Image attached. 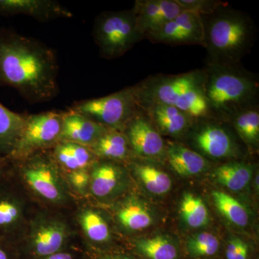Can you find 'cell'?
Returning a JSON list of instances; mask_svg holds the SVG:
<instances>
[{
  "label": "cell",
  "instance_id": "cell-1",
  "mask_svg": "<svg viewBox=\"0 0 259 259\" xmlns=\"http://www.w3.org/2000/svg\"><path fill=\"white\" fill-rule=\"evenodd\" d=\"M55 51L36 39L0 29V86L14 88L31 104L59 93Z\"/></svg>",
  "mask_w": 259,
  "mask_h": 259
},
{
  "label": "cell",
  "instance_id": "cell-2",
  "mask_svg": "<svg viewBox=\"0 0 259 259\" xmlns=\"http://www.w3.org/2000/svg\"><path fill=\"white\" fill-rule=\"evenodd\" d=\"M10 175L35 205L71 212L77 202L50 151L9 161Z\"/></svg>",
  "mask_w": 259,
  "mask_h": 259
},
{
  "label": "cell",
  "instance_id": "cell-3",
  "mask_svg": "<svg viewBox=\"0 0 259 259\" xmlns=\"http://www.w3.org/2000/svg\"><path fill=\"white\" fill-rule=\"evenodd\" d=\"M204 17V16H202ZM203 18V47L208 64L239 65L249 52L255 37V28L249 17L226 6Z\"/></svg>",
  "mask_w": 259,
  "mask_h": 259
},
{
  "label": "cell",
  "instance_id": "cell-4",
  "mask_svg": "<svg viewBox=\"0 0 259 259\" xmlns=\"http://www.w3.org/2000/svg\"><path fill=\"white\" fill-rule=\"evenodd\" d=\"M204 73V95L211 113L233 116L254 106L258 83L249 71L239 65L208 64Z\"/></svg>",
  "mask_w": 259,
  "mask_h": 259
},
{
  "label": "cell",
  "instance_id": "cell-5",
  "mask_svg": "<svg viewBox=\"0 0 259 259\" xmlns=\"http://www.w3.org/2000/svg\"><path fill=\"white\" fill-rule=\"evenodd\" d=\"M71 212L35 205L18 248L22 259H38L76 245Z\"/></svg>",
  "mask_w": 259,
  "mask_h": 259
},
{
  "label": "cell",
  "instance_id": "cell-6",
  "mask_svg": "<svg viewBox=\"0 0 259 259\" xmlns=\"http://www.w3.org/2000/svg\"><path fill=\"white\" fill-rule=\"evenodd\" d=\"M93 36L100 56L107 59L123 56L144 38L133 8L99 15L94 23Z\"/></svg>",
  "mask_w": 259,
  "mask_h": 259
},
{
  "label": "cell",
  "instance_id": "cell-7",
  "mask_svg": "<svg viewBox=\"0 0 259 259\" xmlns=\"http://www.w3.org/2000/svg\"><path fill=\"white\" fill-rule=\"evenodd\" d=\"M68 110L81 114L106 128L122 131L141 108L131 87L107 96L75 102Z\"/></svg>",
  "mask_w": 259,
  "mask_h": 259
},
{
  "label": "cell",
  "instance_id": "cell-8",
  "mask_svg": "<svg viewBox=\"0 0 259 259\" xmlns=\"http://www.w3.org/2000/svg\"><path fill=\"white\" fill-rule=\"evenodd\" d=\"M35 205L11 175L0 181V238L18 245Z\"/></svg>",
  "mask_w": 259,
  "mask_h": 259
},
{
  "label": "cell",
  "instance_id": "cell-9",
  "mask_svg": "<svg viewBox=\"0 0 259 259\" xmlns=\"http://www.w3.org/2000/svg\"><path fill=\"white\" fill-rule=\"evenodd\" d=\"M63 112L48 111L27 115L16 146L8 158L19 159L51 149L60 139Z\"/></svg>",
  "mask_w": 259,
  "mask_h": 259
},
{
  "label": "cell",
  "instance_id": "cell-10",
  "mask_svg": "<svg viewBox=\"0 0 259 259\" xmlns=\"http://www.w3.org/2000/svg\"><path fill=\"white\" fill-rule=\"evenodd\" d=\"M78 239L88 254H102L111 251L113 236L111 227L101 209L87 202L78 200L71 211Z\"/></svg>",
  "mask_w": 259,
  "mask_h": 259
},
{
  "label": "cell",
  "instance_id": "cell-11",
  "mask_svg": "<svg viewBox=\"0 0 259 259\" xmlns=\"http://www.w3.org/2000/svg\"><path fill=\"white\" fill-rule=\"evenodd\" d=\"M205 73L202 70L179 75H158L133 87L141 108L154 103L176 105L190 88L204 82Z\"/></svg>",
  "mask_w": 259,
  "mask_h": 259
},
{
  "label": "cell",
  "instance_id": "cell-12",
  "mask_svg": "<svg viewBox=\"0 0 259 259\" xmlns=\"http://www.w3.org/2000/svg\"><path fill=\"white\" fill-rule=\"evenodd\" d=\"M146 37L151 42L168 45L203 46V18L192 12L183 11Z\"/></svg>",
  "mask_w": 259,
  "mask_h": 259
},
{
  "label": "cell",
  "instance_id": "cell-13",
  "mask_svg": "<svg viewBox=\"0 0 259 259\" xmlns=\"http://www.w3.org/2000/svg\"><path fill=\"white\" fill-rule=\"evenodd\" d=\"M89 197L99 202L113 201L125 190L127 178L125 169L117 162L97 159L90 168Z\"/></svg>",
  "mask_w": 259,
  "mask_h": 259
},
{
  "label": "cell",
  "instance_id": "cell-14",
  "mask_svg": "<svg viewBox=\"0 0 259 259\" xmlns=\"http://www.w3.org/2000/svg\"><path fill=\"white\" fill-rule=\"evenodd\" d=\"M131 151L143 157L156 158L164 152V141L151 120L141 110L127 122L122 131Z\"/></svg>",
  "mask_w": 259,
  "mask_h": 259
},
{
  "label": "cell",
  "instance_id": "cell-15",
  "mask_svg": "<svg viewBox=\"0 0 259 259\" xmlns=\"http://www.w3.org/2000/svg\"><path fill=\"white\" fill-rule=\"evenodd\" d=\"M133 10L140 33L144 37L184 11L177 0H137Z\"/></svg>",
  "mask_w": 259,
  "mask_h": 259
},
{
  "label": "cell",
  "instance_id": "cell-16",
  "mask_svg": "<svg viewBox=\"0 0 259 259\" xmlns=\"http://www.w3.org/2000/svg\"><path fill=\"white\" fill-rule=\"evenodd\" d=\"M28 15L42 22L74 16L60 3L53 0H0V15Z\"/></svg>",
  "mask_w": 259,
  "mask_h": 259
},
{
  "label": "cell",
  "instance_id": "cell-17",
  "mask_svg": "<svg viewBox=\"0 0 259 259\" xmlns=\"http://www.w3.org/2000/svg\"><path fill=\"white\" fill-rule=\"evenodd\" d=\"M106 129L88 117L68 110L63 112L59 141H69L90 147Z\"/></svg>",
  "mask_w": 259,
  "mask_h": 259
},
{
  "label": "cell",
  "instance_id": "cell-18",
  "mask_svg": "<svg viewBox=\"0 0 259 259\" xmlns=\"http://www.w3.org/2000/svg\"><path fill=\"white\" fill-rule=\"evenodd\" d=\"M157 131L168 136H177L184 134L194 119L175 105L154 103L143 107Z\"/></svg>",
  "mask_w": 259,
  "mask_h": 259
},
{
  "label": "cell",
  "instance_id": "cell-19",
  "mask_svg": "<svg viewBox=\"0 0 259 259\" xmlns=\"http://www.w3.org/2000/svg\"><path fill=\"white\" fill-rule=\"evenodd\" d=\"M195 146L211 158H222L234 155L235 146L226 130L216 124H207L194 136Z\"/></svg>",
  "mask_w": 259,
  "mask_h": 259
},
{
  "label": "cell",
  "instance_id": "cell-20",
  "mask_svg": "<svg viewBox=\"0 0 259 259\" xmlns=\"http://www.w3.org/2000/svg\"><path fill=\"white\" fill-rule=\"evenodd\" d=\"M49 151L64 173L90 168L98 159L88 146L69 141H59Z\"/></svg>",
  "mask_w": 259,
  "mask_h": 259
},
{
  "label": "cell",
  "instance_id": "cell-21",
  "mask_svg": "<svg viewBox=\"0 0 259 259\" xmlns=\"http://www.w3.org/2000/svg\"><path fill=\"white\" fill-rule=\"evenodd\" d=\"M115 218L117 224L126 232L143 231L153 223L151 213L134 197H125L116 204Z\"/></svg>",
  "mask_w": 259,
  "mask_h": 259
},
{
  "label": "cell",
  "instance_id": "cell-22",
  "mask_svg": "<svg viewBox=\"0 0 259 259\" xmlns=\"http://www.w3.org/2000/svg\"><path fill=\"white\" fill-rule=\"evenodd\" d=\"M90 148L98 159L115 162L127 160L131 151L123 133L109 128L105 130Z\"/></svg>",
  "mask_w": 259,
  "mask_h": 259
},
{
  "label": "cell",
  "instance_id": "cell-23",
  "mask_svg": "<svg viewBox=\"0 0 259 259\" xmlns=\"http://www.w3.org/2000/svg\"><path fill=\"white\" fill-rule=\"evenodd\" d=\"M168 163L180 176L199 175L207 166L205 158L196 151L180 144H172L167 148Z\"/></svg>",
  "mask_w": 259,
  "mask_h": 259
},
{
  "label": "cell",
  "instance_id": "cell-24",
  "mask_svg": "<svg viewBox=\"0 0 259 259\" xmlns=\"http://www.w3.org/2000/svg\"><path fill=\"white\" fill-rule=\"evenodd\" d=\"M27 115L11 111L0 103V154L10 158L25 125Z\"/></svg>",
  "mask_w": 259,
  "mask_h": 259
},
{
  "label": "cell",
  "instance_id": "cell-25",
  "mask_svg": "<svg viewBox=\"0 0 259 259\" xmlns=\"http://www.w3.org/2000/svg\"><path fill=\"white\" fill-rule=\"evenodd\" d=\"M252 175L251 167L237 162L225 163L214 171V177L218 183L233 192L244 190L249 184Z\"/></svg>",
  "mask_w": 259,
  "mask_h": 259
},
{
  "label": "cell",
  "instance_id": "cell-26",
  "mask_svg": "<svg viewBox=\"0 0 259 259\" xmlns=\"http://www.w3.org/2000/svg\"><path fill=\"white\" fill-rule=\"evenodd\" d=\"M134 250L148 259H177L179 250L169 238L163 236L143 238L134 242Z\"/></svg>",
  "mask_w": 259,
  "mask_h": 259
},
{
  "label": "cell",
  "instance_id": "cell-27",
  "mask_svg": "<svg viewBox=\"0 0 259 259\" xmlns=\"http://www.w3.org/2000/svg\"><path fill=\"white\" fill-rule=\"evenodd\" d=\"M133 169L145 188L153 194L161 195L171 188L172 182L166 173L151 165L135 163Z\"/></svg>",
  "mask_w": 259,
  "mask_h": 259
},
{
  "label": "cell",
  "instance_id": "cell-28",
  "mask_svg": "<svg viewBox=\"0 0 259 259\" xmlns=\"http://www.w3.org/2000/svg\"><path fill=\"white\" fill-rule=\"evenodd\" d=\"M212 197L215 207L230 222L239 227L248 224V211L239 201L222 191H214Z\"/></svg>",
  "mask_w": 259,
  "mask_h": 259
},
{
  "label": "cell",
  "instance_id": "cell-29",
  "mask_svg": "<svg viewBox=\"0 0 259 259\" xmlns=\"http://www.w3.org/2000/svg\"><path fill=\"white\" fill-rule=\"evenodd\" d=\"M180 213L184 222L190 228H202L208 223L209 213L205 204L200 197L194 194H184L180 203Z\"/></svg>",
  "mask_w": 259,
  "mask_h": 259
},
{
  "label": "cell",
  "instance_id": "cell-30",
  "mask_svg": "<svg viewBox=\"0 0 259 259\" xmlns=\"http://www.w3.org/2000/svg\"><path fill=\"white\" fill-rule=\"evenodd\" d=\"M237 132L246 144L255 146L259 139V112L255 106L248 107L232 116Z\"/></svg>",
  "mask_w": 259,
  "mask_h": 259
},
{
  "label": "cell",
  "instance_id": "cell-31",
  "mask_svg": "<svg viewBox=\"0 0 259 259\" xmlns=\"http://www.w3.org/2000/svg\"><path fill=\"white\" fill-rule=\"evenodd\" d=\"M219 248V240L209 232H202L191 236L186 243L187 252L193 258L212 256L218 253Z\"/></svg>",
  "mask_w": 259,
  "mask_h": 259
},
{
  "label": "cell",
  "instance_id": "cell-32",
  "mask_svg": "<svg viewBox=\"0 0 259 259\" xmlns=\"http://www.w3.org/2000/svg\"><path fill=\"white\" fill-rule=\"evenodd\" d=\"M90 168L64 173L69 190L77 200L88 199L90 196Z\"/></svg>",
  "mask_w": 259,
  "mask_h": 259
},
{
  "label": "cell",
  "instance_id": "cell-33",
  "mask_svg": "<svg viewBox=\"0 0 259 259\" xmlns=\"http://www.w3.org/2000/svg\"><path fill=\"white\" fill-rule=\"evenodd\" d=\"M177 2L184 11L192 12L202 17L212 15L220 8L228 5L226 3L215 0H177Z\"/></svg>",
  "mask_w": 259,
  "mask_h": 259
},
{
  "label": "cell",
  "instance_id": "cell-34",
  "mask_svg": "<svg viewBox=\"0 0 259 259\" xmlns=\"http://www.w3.org/2000/svg\"><path fill=\"white\" fill-rule=\"evenodd\" d=\"M249 247L241 238L233 237L227 245L226 259H248Z\"/></svg>",
  "mask_w": 259,
  "mask_h": 259
},
{
  "label": "cell",
  "instance_id": "cell-35",
  "mask_svg": "<svg viewBox=\"0 0 259 259\" xmlns=\"http://www.w3.org/2000/svg\"><path fill=\"white\" fill-rule=\"evenodd\" d=\"M85 254L86 253L81 245H75L67 249L38 259H84Z\"/></svg>",
  "mask_w": 259,
  "mask_h": 259
},
{
  "label": "cell",
  "instance_id": "cell-36",
  "mask_svg": "<svg viewBox=\"0 0 259 259\" xmlns=\"http://www.w3.org/2000/svg\"><path fill=\"white\" fill-rule=\"evenodd\" d=\"M0 259H22L18 245L0 238Z\"/></svg>",
  "mask_w": 259,
  "mask_h": 259
},
{
  "label": "cell",
  "instance_id": "cell-37",
  "mask_svg": "<svg viewBox=\"0 0 259 259\" xmlns=\"http://www.w3.org/2000/svg\"><path fill=\"white\" fill-rule=\"evenodd\" d=\"M86 253V252H85ZM84 259H136L129 254L119 252H108L102 254H88L86 253Z\"/></svg>",
  "mask_w": 259,
  "mask_h": 259
},
{
  "label": "cell",
  "instance_id": "cell-38",
  "mask_svg": "<svg viewBox=\"0 0 259 259\" xmlns=\"http://www.w3.org/2000/svg\"><path fill=\"white\" fill-rule=\"evenodd\" d=\"M10 175V163L9 160L0 154V181L4 180Z\"/></svg>",
  "mask_w": 259,
  "mask_h": 259
}]
</instances>
